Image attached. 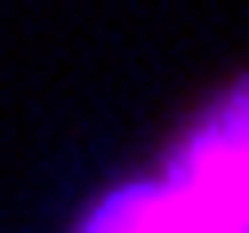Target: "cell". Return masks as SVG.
Here are the masks:
<instances>
[{
  "label": "cell",
  "mask_w": 249,
  "mask_h": 233,
  "mask_svg": "<svg viewBox=\"0 0 249 233\" xmlns=\"http://www.w3.org/2000/svg\"><path fill=\"white\" fill-rule=\"evenodd\" d=\"M81 233H249V89H225L193 121L177 161L105 193Z\"/></svg>",
  "instance_id": "obj_1"
}]
</instances>
